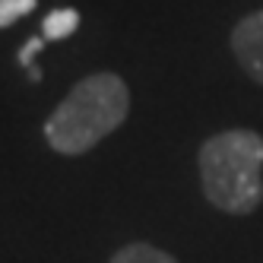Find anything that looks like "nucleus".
Listing matches in <instances>:
<instances>
[{
  "label": "nucleus",
  "instance_id": "1",
  "mask_svg": "<svg viewBox=\"0 0 263 263\" xmlns=\"http://www.w3.org/2000/svg\"><path fill=\"white\" fill-rule=\"evenodd\" d=\"M130 92L118 73H92L45 121V140L61 156H83L127 121Z\"/></svg>",
  "mask_w": 263,
  "mask_h": 263
},
{
  "label": "nucleus",
  "instance_id": "2",
  "mask_svg": "<svg viewBox=\"0 0 263 263\" xmlns=\"http://www.w3.org/2000/svg\"><path fill=\"white\" fill-rule=\"evenodd\" d=\"M203 194L232 216L254 213L263 200V137L254 130H222L200 146Z\"/></svg>",
  "mask_w": 263,
  "mask_h": 263
},
{
  "label": "nucleus",
  "instance_id": "3",
  "mask_svg": "<svg viewBox=\"0 0 263 263\" xmlns=\"http://www.w3.org/2000/svg\"><path fill=\"white\" fill-rule=\"evenodd\" d=\"M232 51L241 70L263 86V10L244 16L232 29Z\"/></svg>",
  "mask_w": 263,
  "mask_h": 263
},
{
  "label": "nucleus",
  "instance_id": "4",
  "mask_svg": "<svg viewBox=\"0 0 263 263\" xmlns=\"http://www.w3.org/2000/svg\"><path fill=\"white\" fill-rule=\"evenodd\" d=\"M77 26H80V13L73 7L51 10L45 16V23H42V39L45 42H61V39H67V35L77 32Z\"/></svg>",
  "mask_w": 263,
  "mask_h": 263
},
{
  "label": "nucleus",
  "instance_id": "5",
  "mask_svg": "<svg viewBox=\"0 0 263 263\" xmlns=\"http://www.w3.org/2000/svg\"><path fill=\"white\" fill-rule=\"evenodd\" d=\"M111 263H178L172 254H165L153 244H143V241H134V244H124V248L111 257Z\"/></svg>",
  "mask_w": 263,
  "mask_h": 263
},
{
  "label": "nucleus",
  "instance_id": "6",
  "mask_svg": "<svg viewBox=\"0 0 263 263\" xmlns=\"http://www.w3.org/2000/svg\"><path fill=\"white\" fill-rule=\"evenodd\" d=\"M35 4H39V0H0V29H7L10 23L20 20V16L32 13Z\"/></svg>",
  "mask_w": 263,
  "mask_h": 263
},
{
  "label": "nucleus",
  "instance_id": "7",
  "mask_svg": "<svg viewBox=\"0 0 263 263\" xmlns=\"http://www.w3.org/2000/svg\"><path fill=\"white\" fill-rule=\"evenodd\" d=\"M42 48H45V39H29V42L23 45V51H20V67L32 70V58H35Z\"/></svg>",
  "mask_w": 263,
  "mask_h": 263
}]
</instances>
